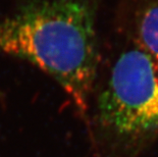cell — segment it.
<instances>
[{"label":"cell","instance_id":"obj_1","mask_svg":"<svg viewBox=\"0 0 158 157\" xmlns=\"http://www.w3.org/2000/svg\"><path fill=\"white\" fill-rule=\"evenodd\" d=\"M98 0H23L0 19V54L44 72L88 116L100 61Z\"/></svg>","mask_w":158,"mask_h":157},{"label":"cell","instance_id":"obj_2","mask_svg":"<svg viewBox=\"0 0 158 157\" xmlns=\"http://www.w3.org/2000/svg\"><path fill=\"white\" fill-rule=\"evenodd\" d=\"M100 157L137 151L158 135V59L139 46L117 56L88 115Z\"/></svg>","mask_w":158,"mask_h":157},{"label":"cell","instance_id":"obj_3","mask_svg":"<svg viewBox=\"0 0 158 157\" xmlns=\"http://www.w3.org/2000/svg\"><path fill=\"white\" fill-rule=\"evenodd\" d=\"M138 46L158 59V0L141 9L136 24Z\"/></svg>","mask_w":158,"mask_h":157}]
</instances>
